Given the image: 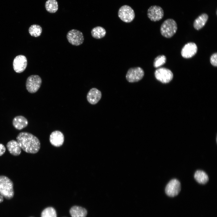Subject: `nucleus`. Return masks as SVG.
<instances>
[{
  "label": "nucleus",
  "mask_w": 217,
  "mask_h": 217,
  "mask_svg": "<svg viewBox=\"0 0 217 217\" xmlns=\"http://www.w3.org/2000/svg\"><path fill=\"white\" fill-rule=\"evenodd\" d=\"M154 75L157 80L163 83L169 82L173 77L172 72L170 69L165 68H160L156 69Z\"/></svg>",
  "instance_id": "obj_6"
},
{
  "label": "nucleus",
  "mask_w": 217,
  "mask_h": 217,
  "mask_svg": "<svg viewBox=\"0 0 217 217\" xmlns=\"http://www.w3.org/2000/svg\"><path fill=\"white\" fill-rule=\"evenodd\" d=\"M7 147L9 152L14 156H18L21 153V148L18 143L15 140H12L8 142Z\"/></svg>",
  "instance_id": "obj_15"
},
{
  "label": "nucleus",
  "mask_w": 217,
  "mask_h": 217,
  "mask_svg": "<svg viewBox=\"0 0 217 217\" xmlns=\"http://www.w3.org/2000/svg\"><path fill=\"white\" fill-rule=\"evenodd\" d=\"M68 42L71 45L78 46L82 44L84 40L83 33L76 29H72L69 31L66 35Z\"/></svg>",
  "instance_id": "obj_8"
},
{
  "label": "nucleus",
  "mask_w": 217,
  "mask_h": 217,
  "mask_svg": "<svg viewBox=\"0 0 217 217\" xmlns=\"http://www.w3.org/2000/svg\"><path fill=\"white\" fill-rule=\"evenodd\" d=\"M178 29L175 21L171 18L165 20L162 24L160 31L161 34L166 38L172 37L176 32Z\"/></svg>",
  "instance_id": "obj_3"
},
{
  "label": "nucleus",
  "mask_w": 217,
  "mask_h": 217,
  "mask_svg": "<svg viewBox=\"0 0 217 217\" xmlns=\"http://www.w3.org/2000/svg\"><path fill=\"white\" fill-rule=\"evenodd\" d=\"M42 29L39 25L34 24L31 25L29 28V32L30 34L33 36L37 37L42 33Z\"/></svg>",
  "instance_id": "obj_22"
},
{
  "label": "nucleus",
  "mask_w": 217,
  "mask_h": 217,
  "mask_svg": "<svg viewBox=\"0 0 217 217\" xmlns=\"http://www.w3.org/2000/svg\"><path fill=\"white\" fill-rule=\"evenodd\" d=\"M16 139L21 149L27 153H36L40 149V143L39 140L30 133L20 132L17 135Z\"/></svg>",
  "instance_id": "obj_1"
},
{
  "label": "nucleus",
  "mask_w": 217,
  "mask_h": 217,
  "mask_svg": "<svg viewBox=\"0 0 217 217\" xmlns=\"http://www.w3.org/2000/svg\"><path fill=\"white\" fill-rule=\"evenodd\" d=\"M194 177L197 181L200 184H206L209 180L207 175L202 170L197 171L194 174Z\"/></svg>",
  "instance_id": "obj_19"
},
{
  "label": "nucleus",
  "mask_w": 217,
  "mask_h": 217,
  "mask_svg": "<svg viewBox=\"0 0 217 217\" xmlns=\"http://www.w3.org/2000/svg\"><path fill=\"white\" fill-rule=\"evenodd\" d=\"M41 217H57L56 210L52 207H47L42 212Z\"/></svg>",
  "instance_id": "obj_23"
},
{
  "label": "nucleus",
  "mask_w": 217,
  "mask_h": 217,
  "mask_svg": "<svg viewBox=\"0 0 217 217\" xmlns=\"http://www.w3.org/2000/svg\"><path fill=\"white\" fill-rule=\"evenodd\" d=\"M3 197L0 194V203L3 202Z\"/></svg>",
  "instance_id": "obj_27"
},
{
  "label": "nucleus",
  "mask_w": 217,
  "mask_h": 217,
  "mask_svg": "<svg viewBox=\"0 0 217 217\" xmlns=\"http://www.w3.org/2000/svg\"><path fill=\"white\" fill-rule=\"evenodd\" d=\"M197 50V47L196 43L193 42H189L185 44L182 48L181 54L184 58H190L196 54Z\"/></svg>",
  "instance_id": "obj_11"
},
{
  "label": "nucleus",
  "mask_w": 217,
  "mask_h": 217,
  "mask_svg": "<svg viewBox=\"0 0 217 217\" xmlns=\"http://www.w3.org/2000/svg\"></svg>",
  "instance_id": "obj_28"
},
{
  "label": "nucleus",
  "mask_w": 217,
  "mask_h": 217,
  "mask_svg": "<svg viewBox=\"0 0 217 217\" xmlns=\"http://www.w3.org/2000/svg\"><path fill=\"white\" fill-rule=\"evenodd\" d=\"M28 124L27 119L22 115L15 117L12 121V124L15 128L21 130L26 127Z\"/></svg>",
  "instance_id": "obj_16"
},
{
  "label": "nucleus",
  "mask_w": 217,
  "mask_h": 217,
  "mask_svg": "<svg viewBox=\"0 0 217 217\" xmlns=\"http://www.w3.org/2000/svg\"><path fill=\"white\" fill-rule=\"evenodd\" d=\"M147 15L151 20L156 22L162 18L164 16V11L160 6L156 5H152L148 9Z\"/></svg>",
  "instance_id": "obj_10"
},
{
  "label": "nucleus",
  "mask_w": 217,
  "mask_h": 217,
  "mask_svg": "<svg viewBox=\"0 0 217 217\" xmlns=\"http://www.w3.org/2000/svg\"><path fill=\"white\" fill-rule=\"evenodd\" d=\"M6 148L2 144L0 143V156L2 155L5 152Z\"/></svg>",
  "instance_id": "obj_26"
},
{
  "label": "nucleus",
  "mask_w": 217,
  "mask_h": 217,
  "mask_svg": "<svg viewBox=\"0 0 217 217\" xmlns=\"http://www.w3.org/2000/svg\"><path fill=\"white\" fill-rule=\"evenodd\" d=\"M64 140L63 134L59 131H53L50 136L49 140L51 143L55 147H59L62 145Z\"/></svg>",
  "instance_id": "obj_13"
},
{
  "label": "nucleus",
  "mask_w": 217,
  "mask_h": 217,
  "mask_svg": "<svg viewBox=\"0 0 217 217\" xmlns=\"http://www.w3.org/2000/svg\"><path fill=\"white\" fill-rule=\"evenodd\" d=\"M27 65V60L26 57L22 55L17 56L13 62V68L17 73H20L25 69Z\"/></svg>",
  "instance_id": "obj_12"
},
{
  "label": "nucleus",
  "mask_w": 217,
  "mask_h": 217,
  "mask_svg": "<svg viewBox=\"0 0 217 217\" xmlns=\"http://www.w3.org/2000/svg\"><path fill=\"white\" fill-rule=\"evenodd\" d=\"M106 33V31L105 29L100 26H97L93 28L91 31L93 37L96 39H100L103 37Z\"/></svg>",
  "instance_id": "obj_20"
},
{
  "label": "nucleus",
  "mask_w": 217,
  "mask_h": 217,
  "mask_svg": "<svg viewBox=\"0 0 217 217\" xmlns=\"http://www.w3.org/2000/svg\"><path fill=\"white\" fill-rule=\"evenodd\" d=\"M45 6L47 11L52 13L56 12L58 8V2L56 0H47Z\"/></svg>",
  "instance_id": "obj_21"
},
{
  "label": "nucleus",
  "mask_w": 217,
  "mask_h": 217,
  "mask_svg": "<svg viewBox=\"0 0 217 217\" xmlns=\"http://www.w3.org/2000/svg\"><path fill=\"white\" fill-rule=\"evenodd\" d=\"M181 184L177 179H173L170 180L167 184L165 192L168 196L173 197L177 195L181 190Z\"/></svg>",
  "instance_id": "obj_9"
},
{
  "label": "nucleus",
  "mask_w": 217,
  "mask_h": 217,
  "mask_svg": "<svg viewBox=\"0 0 217 217\" xmlns=\"http://www.w3.org/2000/svg\"><path fill=\"white\" fill-rule=\"evenodd\" d=\"M166 58L164 55H159L156 57L153 62V66L158 68L164 64L166 62Z\"/></svg>",
  "instance_id": "obj_24"
},
{
  "label": "nucleus",
  "mask_w": 217,
  "mask_h": 217,
  "mask_svg": "<svg viewBox=\"0 0 217 217\" xmlns=\"http://www.w3.org/2000/svg\"><path fill=\"white\" fill-rule=\"evenodd\" d=\"M101 97V92L95 88L91 89L87 93L86 96L88 101L92 105L97 104Z\"/></svg>",
  "instance_id": "obj_14"
},
{
  "label": "nucleus",
  "mask_w": 217,
  "mask_h": 217,
  "mask_svg": "<svg viewBox=\"0 0 217 217\" xmlns=\"http://www.w3.org/2000/svg\"><path fill=\"white\" fill-rule=\"evenodd\" d=\"M69 212L71 217H86L87 213L86 209L77 206L72 207Z\"/></svg>",
  "instance_id": "obj_18"
},
{
  "label": "nucleus",
  "mask_w": 217,
  "mask_h": 217,
  "mask_svg": "<svg viewBox=\"0 0 217 217\" xmlns=\"http://www.w3.org/2000/svg\"><path fill=\"white\" fill-rule=\"evenodd\" d=\"M144 75V71L141 68H130L127 71L126 78L128 82L133 83L141 80L143 78Z\"/></svg>",
  "instance_id": "obj_7"
},
{
  "label": "nucleus",
  "mask_w": 217,
  "mask_h": 217,
  "mask_svg": "<svg viewBox=\"0 0 217 217\" xmlns=\"http://www.w3.org/2000/svg\"><path fill=\"white\" fill-rule=\"evenodd\" d=\"M209 18L208 15L203 13L198 16L194 20L193 26L195 29L199 30L206 24Z\"/></svg>",
  "instance_id": "obj_17"
},
{
  "label": "nucleus",
  "mask_w": 217,
  "mask_h": 217,
  "mask_svg": "<svg viewBox=\"0 0 217 217\" xmlns=\"http://www.w3.org/2000/svg\"><path fill=\"white\" fill-rule=\"evenodd\" d=\"M210 62L211 64L215 67L217 66V53H214L211 56Z\"/></svg>",
  "instance_id": "obj_25"
},
{
  "label": "nucleus",
  "mask_w": 217,
  "mask_h": 217,
  "mask_svg": "<svg viewBox=\"0 0 217 217\" xmlns=\"http://www.w3.org/2000/svg\"><path fill=\"white\" fill-rule=\"evenodd\" d=\"M13 183L8 177L0 176V194L7 199L12 198L14 195Z\"/></svg>",
  "instance_id": "obj_2"
},
{
  "label": "nucleus",
  "mask_w": 217,
  "mask_h": 217,
  "mask_svg": "<svg viewBox=\"0 0 217 217\" xmlns=\"http://www.w3.org/2000/svg\"><path fill=\"white\" fill-rule=\"evenodd\" d=\"M118 15L121 20L126 23L131 22L135 17V14L133 9L130 6L127 5H124L119 8Z\"/></svg>",
  "instance_id": "obj_5"
},
{
  "label": "nucleus",
  "mask_w": 217,
  "mask_h": 217,
  "mask_svg": "<svg viewBox=\"0 0 217 217\" xmlns=\"http://www.w3.org/2000/svg\"><path fill=\"white\" fill-rule=\"evenodd\" d=\"M42 82L41 78L39 75L30 76L27 79L26 83L27 90L30 93H35L40 87Z\"/></svg>",
  "instance_id": "obj_4"
}]
</instances>
